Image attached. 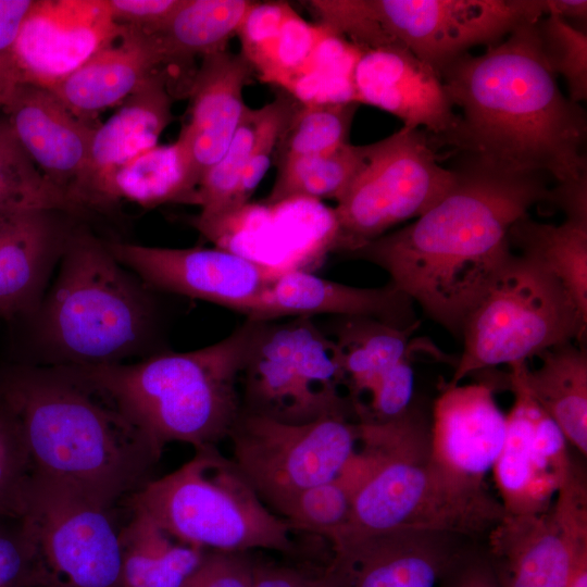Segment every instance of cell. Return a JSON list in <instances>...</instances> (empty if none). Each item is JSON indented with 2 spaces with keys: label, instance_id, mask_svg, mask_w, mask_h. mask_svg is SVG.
<instances>
[{
  "label": "cell",
  "instance_id": "cell-1",
  "mask_svg": "<svg viewBox=\"0 0 587 587\" xmlns=\"http://www.w3.org/2000/svg\"><path fill=\"white\" fill-rule=\"evenodd\" d=\"M451 190L415 222L348 253L383 268L390 284L454 336L512 253L509 230L546 201L544 173L512 172L465 155Z\"/></svg>",
  "mask_w": 587,
  "mask_h": 587
},
{
  "label": "cell",
  "instance_id": "cell-2",
  "mask_svg": "<svg viewBox=\"0 0 587 587\" xmlns=\"http://www.w3.org/2000/svg\"><path fill=\"white\" fill-rule=\"evenodd\" d=\"M535 24L517 27L483 54L461 55L439 73L462 114L437 146L563 183L587 175V118L561 91L541 53Z\"/></svg>",
  "mask_w": 587,
  "mask_h": 587
},
{
  "label": "cell",
  "instance_id": "cell-3",
  "mask_svg": "<svg viewBox=\"0 0 587 587\" xmlns=\"http://www.w3.org/2000/svg\"><path fill=\"white\" fill-rule=\"evenodd\" d=\"M0 401L20 423L34 474L67 484L107 509L153 479L162 451L66 366L0 367Z\"/></svg>",
  "mask_w": 587,
  "mask_h": 587
},
{
  "label": "cell",
  "instance_id": "cell-4",
  "mask_svg": "<svg viewBox=\"0 0 587 587\" xmlns=\"http://www.w3.org/2000/svg\"><path fill=\"white\" fill-rule=\"evenodd\" d=\"M347 473L353 491L342 529H423L474 538L489 536L505 516L484 480L452 473L433 458L430 422L416 404L390 421L359 423Z\"/></svg>",
  "mask_w": 587,
  "mask_h": 587
},
{
  "label": "cell",
  "instance_id": "cell-5",
  "mask_svg": "<svg viewBox=\"0 0 587 587\" xmlns=\"http://www.w3.org/2000/svg\"><path fill=\"white\" fill-rule=\"evenodd\" d=\"M263 321L247 319L227 337L187 352L91 366H66L104 395L160 450L228 438L240 412L239 378Z\"/></svg>",
  "mask_w": 587,
  "mask_h": 587
},
{
  "label": "cell",
  "instance_id": "cell-6",
  "mask_svg": "<svg viewBox=\"0 0 587 587\" xmlns=\"http://www.w3.org/2000/svg\"><path fill=\"white\" fill-rule=\"evenodd\" d=\"M147 287L78 223L33 315L46 365L112 364L143 351L154 323Z\"/></svg>",
  "mask_w": 587,
  "mask_h": 587
},
{
  "label": "cell",
  "instance_id": "cell-7",
  "mask_svg": "<svg viewBox=\"0 0 587 587\" xmlns=\"http://www.w3.org/2000/svg\"><path fill=\"white\" fill-rule=\"evenodd\" d=\"M125 502L176 540L207 551L297 550L290 525L265 505L217 446L195 449L189 461Z\"/></svg>",
  "mask_w": 587,
  "mask_h": 587
},
{
  "label": "cell",
  "instance_id": "cell-8",
  "mask_svg": "<svg viewBox=\"0 0 587 587\" xmlns=\"http://www.w3.org/2000/svg\"><path fill=\"white\" fill-rule=\"evenodd\" d=\"M586 329L587 319L559 279L535 259L511 253L464 319L463 351L446 386L563 342H582Z\"/></svg>",
  "mask_w": 587,
  "mask_h": 587
},
{
  "label": "cell",
  "instance_id": "cell-9",
  "mask_svg": "<svg viewBox=\"0 0 587 587\" xmlns=\"http://www.w3.org/2000/svg\"><path fill=\"white\" fill-rule=\"evenodd\" d=\"M311 319L262 322L239 378L241 412L288 424L355 417L337 344Z\"/></svg>",
  "mask_w": 587,
  "mask_h": 587
},
{
  "label": "cell",
  "instance_id": "cell-10",
  "mask_svg": "<svg viewBox=\"0 0 587 587\" xmlns=\"http://www.w3.org/2000/svg\"><path fill=\"white\" fill-rule=\"evenodd\" d=\"M429 135L402 127L370 145L366 162L333 210V250L350 253L400 222L420 217L454 186Z\"/></svg>",
  "mask_w": 587,
  "mask_h": 587
},
{
  "label": "cell",
  "instance_id": "cell-11",
  "mask_svg": "<svg viewBox=\"0 0 587 587\" xmlns=\"http://www.w3.org/2000/svg\"><path fill=\"white\" fill-rule=\"evenodd\" d=\"M369 49L398 45L438 74L546 15L545 0H358Z\"/></svg>",
  "mask_w": 587,
  "mask_h": 587
},
{
  "label": "cell",
  "instance_id": "cell-12",
  "mask_svg": "<svg viewBox=\"0 0 587 587\" xmlns=\"http://www.w3.org/2000/svg\"><path fill=\"white\" fill-rule=\"evenodd\" d=\"M353 415L288 424L240 412L228 438L230 459L275 511L299 491L338 478L358 444Z\"/></svg>",
  "mask_w": 587,
  "mask_h": 587
},
{
  "label": "cell",
  "instance_id": "cell-13",
  "mask_svg": "<svg viewBox=\"0 0 587 587\" xmlns=\"http://www.w3.org/2000/svg\"><path fill=\"white\" fill-rule=\"evenodd\" d=\"M113 510L32 472L23 517L47 567L67 587H124Z\"/></svg>",
  "mask_w": 587,
  "mask_h": 587
},
{
  "label": "cell",
  "instance_id": "cell-14",
  "mask_svg": "<svg viewBox=\"0 0 587 587\" xmlns=\"http://www.w3.org/2000/svg\"><path fill=\"white\" fill-rule=\"evenodd\" d=\"M488 555L503 587H569L587 560V495L573 469L550 508L504 516L488 536Z\"/></svg>",
  "mask_w": 587,
  "mask_h": 587
},
{
  "label": "cell",
  "instance_id": "cell-15",
  "mask_svg": "<svg viewBox=\"0 0 587 587\" xmlns=\"http://www.w3.org/2000/svg\"><path fill=\"white\" fill-rule=\"evenodd\" d=\"M121 30L107 0H35L12 48L0 55V102L16 85L52 89Z\"/></svg>",
  "mask_w": 587,
  "mask_h": 587
},
{
  "label": "cell",
  "instance_id": "cell-16",
  "mask_svg": "<svg viewBox=\"0 0 587 587\" xmlns=\"http://www.w3.org/2000/svg\"><path fill=\"white\" fill-rule=\"evenodd\" d=\"M458 535L423 529H341L326 540L321 587H438L469 547Z\"/></svg>",
  "mask_w": 587,
  "mask_h": 587
},
{
  "label": "cell",
  "instance_id": "cell-17",
  "mask_svg": "<svg viewBox=\"0 0 587 587\" xmlns=\"http://www.w3.org/2000/svg\"><path fill=\"white\" fill-rule=\"evenodd\" d=\"M524 363L510 366L508 379L514 402L507 414L504 442L492 467L507 516L547 511L572 465L563 432L525 387Z\"/></svg>",
  "mask_w": 587,
  "mask_h": 587
},
{
  "label": "cell",
  "instance_id": "cell-18",
  "mask_svg": "<svg viewBox=\"0 0 587 587\" xmlns=\"http://www.w3.org/2000/svg\"><path fill=\"white\" fill-rule=\"evenodd\" d=\"M115 259L148 287L200 299L241 313L287 268L220 247L162 248L107 241Z\"/></svg>",
  "mask_w": 587,
  "mask_h": 587
},
{
  "label": "cell",
  "instance_id": "cell-19",
  "mask_svg": "<svg viewBox=\"0 0 587 587\" xmlns=\"http://www.w3.org/2000/svg\"><path fill=\"white\" fill-rule=\"evenodd\" d=\"M243 58L262 79L301 101L319 102L329 77L333 34L302 20L287 2H254L237 33Z\"/></svg>",
  "mask_w": 587,
  "mask_h": 587
},
{
  "label": "cell",
  "instance_id": "cell-20",
  "mask_svg": "<svg viewBox=\"0 0 587 587\" xmlns=\"http://www.w3.org/2000/svg\"><path fill=\"white\" fill-rule=\"evenodd\" d=\"M354 101L384 110L403 127L423 126L435 147L455 128L454 112L439 74L398 45L363 50L352 74Z\"/></svg>",
  "mask_w": 587,
  "mask_h": 587
},
{
  "label": "cell",
  "instance_id": "cell-21",
  "mask_svg": "<svg viewBox=\"0 0 587 587\" xmlns=\"http://www.w3.org/2000/svg\"><path fill=\"white\" fill-rule=\"evenodd\" d=\"M0 109L40 172L87 212L78 189L96 126L75 115L51 90L35 85L11 88Z\"/></svg>",
  "mask_w": 587,
  "mask_h": 587
},
{
  "label": "cell",
  "instance_id": "cell-22",
  "mask_svg": "<svg viewBox=\"0 0 587 587\" xmlns=\"http://www.w3.org/2000/svg\"><path fill=\"white\" fill-rule=\"evenodd\" d=\"M243 55L221 50L202 57L189 88L190 120L178 143L190 199L205 173L228 149L249 109L243 88L251 75Z\"/></svg>",
  "mask_w": 587,
  "mask_h": 587
},
{
  "label": "cell",
  "instance_id": "cell-23",
  "mask_svg": "<svg viewBox=\"0 0 587 587\" xmlns=\"http://www.w3.org/2000/svg\"><path fill=\"white\" fill-rule=\"evenodd\" d=\"M80 216L59 210L0 215V316H33Z\"/></svg>",
  "mask_w": 587,
  "mask_h": 587
},
{
  "label": "cell",
  "instance_id": "cell-24",
  "mask_svg": "<svg viewBox=\"0 0 587 587\" xmlns=\"http://www.w3.org/2000/svg\"><path fill=\"white\" fill-rule=\"evenodd\" d=\"M413 301L388 283L383 287H354L312 274L289 270L274 279L241 314L257 321L285 316L336 314L342 317H371L407 328L417 323Z\"/></svg>",
  "mask_w": 587,
  "mask_h": 587
},
{
  "label": "cell",
  "instance_id": "cell-25",
  "mask_svg": "<svg viewBox=\"0 0 587 587\" xmlns=\"http://www.w3.org/2000/svg\"><path fill=\"white\" fill-rule=\"evenodd\" d=\"M172 100L164 72L150 76L103 124L96 126L78 200L89 212L109 208L108 189L115 172L136 155L158 146L172 121Z\"/></svg>",
  "mask_w": 587,
  "mask_h": 587
},
{
  "label": "cell",
  "instance_id": "cell-26",
  "mask_svg": "<svg viewBox=\"0 0 587 587\" xmlns=\"http://www.w3.org/2000/svg\"><path fill=\"white\" fill-rule=\"evenodd\" d=\"M507 414L487 383L444 386L433 405L430 451L444 467L484 480L501 452Z\"/></svg>",
  "mask_w": 587,
  "mask_h": 587
},
{
  "label": "cell",
  "instance_id": "cell-27",
  "mask_svg": "<svg viewBox=\"0 0 587 587\" xmlns=\"http://www.w3.org/2000/svg\"><path fill=\"white\" fill-rule=\"evenodd\" d=\"M51 90L80 118L123 102L167 64L160 40L128 26Z\"/></svg>",
  "mask_w": 587,
  "mask_h": 587
},
{
  "label": "cell",
  "instance_id": "cell-28",
  "mask_svg": "<svg viewBox=\"0 0 587 587\" xmlns=\"http://www.w3.org/2000/svg\"><path fill=\"white\" fill-rule=\"evenodd\" d=\"M530 370L524 363L525 387L558 424L567 442L587 455V353L576 341L553 346L537 355Z\"/></svg>",
  "mask_w": 587,
  "mask_h": 587
},
{
  "label": "cell",
  "instance_id": "cell-29",
  "mask_svg": "<svg viewBox=\"0 0 587 587\" xmlns=\"http://www.w3.org/2000/svg\"><path fill=\"white\" fill-rule=\"evenodd\" d=\"M129 511L118 533L124 587H189L208 551L176 540L146 512Z\"/></svg>",
  "mask_w": 587,
  "mask_h": 587
},
{
  "label": "cell",
  "instance_id": "cell-30",
  "mask_svg": "<svg viewBox=\"0 0 587 587\" xmlns=\"http://www.w3.org/2000/svg\"><path fill=\"white\" fill-rule=\"evenodd\" d=\"M335 339L348 398L355 404L369 395L383 374L415 350L411 336L420 321L407 328L371 317H344Z\"/></svg>",
  "mask_w": 587,
  "mask_h": 587
},
{
  "label": "cell",
  "instance_id": "cell-31",
  "mask_svg": "<svg viewBox=\"0 0 587 587\" xmlns=\"http://www.w3.org/2000/svg\"><path fill=\"white\" fill-rule=\"evenodd\" d=\"M509 242L559 279L587 319V222L565 218L553 225L526 214L510 228Z\"/></svg>",
  "mask_w": 587,
  "mask_h": 587
},
{
  "label": "cell",
  "instance_id": "cell-32",
  "mask_svg": "<svg viewBox=\"0 0 587 587\" xmlns=\"http://www.w3.org/2000/svg\"><path fill=\"white\" fill-rule=\"evenodd\" d=\"M254 1L183 0L165 26L154 34L167 64L225 50Z\"/></svg>",
  "mask_w": 587,
  "mask_h": 587
},
{
  "label": "cell",
  "instance_id": "cell-33",
  "mask_svg": "<svg viewBox=\"0 0 587 587\" xmlns=\"http://www.w3.org/2000/svg\"><path fill=\"white\" fill-rule=\"evenodd\" d=\"M369 152L370 145L354 146L349 142L324 154L278 163L267 204L301 199L338 201L364 166Z\"/></svg>",
  "mask_w": 587,
  "mask_h": 587
},
{
  "label": "cell",
  "instance_id": "cell-34",
  "mask_svg": "<svg viewBox=\"0 0 587 587\" xmlns=\"http://www.w3.org/2000/svg\"><path fill=\"white\" fill-rule=\"evenodd\" d=\"M123 199L149 208L189 203L186 166L176 141L136 155L115 172L108 189V205Z\"/></svg>",
  "mask_w": 587,
  "mask_h": 587
},
{
  "label": "cell",
  "instance_id": "cell-35",
  "mask_svg": "<svg viewBox=\"0 0 587 587\" xmlns=\"http://www.w3.org/2000/svg\"><path fill=\"white\" fill-rule=\"evenodd\" d=\"M27 210H59L83 216L86 212L37 167L0 116V215Z\"/></svg>",
  "mask_w": 587,
  "mask_h": 587
},
{
  "label": "cell",
  "instance_id": "cell-36",
  "mask_svg": "<svg viewBox=\"0 0 587 587\" xmlns=\"http://www.w3.org/2000/svg\"><path fill=\"white\" fill-rule=\"evenodd\" d=\"M260 116L261 108L247 110L228 149L205 173L191 198L190 204L200 207L193 225L205 237L233 217L236 192Z\"/></svg>",
  "mask_w": 587,
  "mask_h": 587
},
{
  "label": "cell",
  "instance_id": "cell-37",
  "mask_svg": "<svg viewBox=\"0 0 587 587\" xmlns=\"http://www.w3.org/2000/svg\"><path fill=\"white\" fill-rule=\"evenodd\" d=\"M357 102L295 105L276 145V163L324 154L349 143Z\"/></svg>",
  "mask_w": 587,
  "mask_h": 587
},
{
  "label": "cell",
  "instance_id": "cell-38",
  "mask_svg": "<svg viewBox=\"0 0 587 587\" xmlns=\"http://www.w3.org/2000/svg\"><path fill=\"white\" fill-rule=\"evenodd\" d=\"M351 504V491L338 477L299 491L284 502L275 514L285 520L294 532L327 539L347 525Z\"/></svg>",
  "mask_w": 587,
  "mask_h": 587
},
{
  "label": "cell",
  "instance_id": "cell-39",
  "mask_svg": "<svg viewBox=\"0 0 587 587\" xmlns=\"http://www.w3.org/2000/svg\"><path fill=\"white\" fill-rule=\"evenodd\" d=\"M540 50L548 66L562 75L570 100L578 103L587 98V36L564 18L547 14L535 24Z\"/></svg>",
  "mask_w": 587,
  "mask_h": 587
},
{
  "label": "cell",
  "instance_id": "cell-40",
  "mask_svg": "<svg viewBox=\"0 0 587 587\" xmlns=\"http://www.w3.org/2000/svg\"><path fill=\"white\" fill-rule=\"evenodd\" d=\"M32 472L20 423L0 401V520L23 517Z\"/></svg>",
  "mask_w": 587,
  "mask_h": 587
},
{
  "label": "cell",
  "instance_id": "cell-41",
  "mask_svg": "<svg viewBox=\"0 0 587 587\" xmlns=\"http://www.w3.org/2000/svg\"><path fill=\"white\" fill-rule=\"evenodd\" d=\"M55 578L24 517L0 520V587H40Z\"/></svg>",
  "mask_w": 587,
  "mask_h": 587
},
{
  "label": "cell",
  "instance_id": "cell-42",
  "mask_svg": "<svg viewBox=\"0 0 587 587\" xmlns=\"http://www.w3.org/2000/svg\"><path fill=\"white\" fill-rule=\"evenodd\" d=\"M295 105L296 102L294 99L279 96L271 103L261 108V116L255 137L236 192L233 217L228 222L243 211L249 199L267 172L272 158L275 154L279 135Z\"/></svg>",
  "mask_w": 587,
  "mask_h": 587
},
{
  "label": "cell",
  "instance_id": "cell-43",
  "mask_svg": "<svg viewBox=\"0 0 587 587\" xmlns=\"http://www.w3.org/2000/svg\"><path fill=\"white\" fill-rule=\"evenodd\" d=\"M413 390L411 354L380 376L369 401L354 409L357 421L385 422L402 415L412 404Z\"/></svg>",
  "mask_w": 587,
  "mask_h": 587
},
{
  "label": "cell",
  "instance_id": "cell-44",
  "mask_svg": "<svg viewBox=\"0 0 587 587\" xmlns=\"http://www.w3.org/2000/svg\"><path fill=\"white\" fill-rule=\"evenodd\" d=\"M254 566L249 552L208 551L189 587H252Z\"/></svg>",
  "mask_w": 587,
  "mask_h": 587
},
{
  "label": "cell",
  "instance_id": "cell-45",
  "mask_svg": "<svg viewBox=\"0 0 587 587\" xmlns=\"http://www.w3.org/2000/svg\"><path fill=\"white\" fill-rule=\"evenodd\" d=\"M183 0H107L113 20L146 34H158Z\"/></svg>",
  "mask_w": 587,
  "mask_h": 587
},
{
  "label": "cell",
  "instance_id": "cell-46",
  "mask_svg": "<svg viewBox=\"0 0 587 587\" xmlns=\"http://www.w3.org/2000/svg\"><path fill=\"white\" fill-rule=\"evenodd\" d=\"M438 587H503L488 553L466 548Z\"/></svg>",
  "mask_w": 587,
  "mask_h": 587
},
{
  "label": "cell",
  "instance_id": "cell-47",
  "mask_svg": "<svg viewBox=\"0 0 587 587\" xmlns=\"http://www.w3.org/2000/svg\"><path fill=\"white\" fill-rule=\"evenodd\" d=\"M252 587H321L317 570L255 561Z\"/></svg>",
  "mask_w": 587,
  "mask_h": 587
},
{
  "label": "cell",
  "instance_id": "cell-48",
  "mask_svg": "<svg viewBox=\"0 0 587 587\" xmlns=\"http://www.w3.org/2000/svg\"><path fill=\"white\" fill-rule=\"evenodd\" d=\"M546 202L562 210L566 220L587 222V175L558 183L549 189Z\"/></svg>",
  "mask_w": 587,
  "mask_h": 587
},
{
  "label": "cell",
  "instance_id": "cell-49",
  "mask_svg": "<svg viewBox=\"0 0 587 587\" xmlns=\"http://www.w3.org/2000/svg\"><path fill=\"white\" fill-rule=\"evenodd\" d=\"M546 15L554 14L565 20V17L585 18L587 13V1L585 0H545Z\"/></svg>",
  "mask_w": 587,
  "mask_h": 587
},
{
  "label": "cell",
  "instance_id": "cell-50",
  "mask_svg": "<svg viewBox=\"0 0 587 587\" xmlns=\"http://www.w3.org/2000/svg\"><path fill=\"white\" fill-rule=\"evenodd\" d=\"M569 587H587V560L577 565Z\"/></svg>",
  "mask_w": 587,
  "mask_h": 587
},
{
  "label": "cell",
  "instance_id": "cell-51",
  "mask_svg": "<svg viewBox=\"0 0 587 587\" xmlns=\"http://www.w3.org/2000/svg\"><path fill=\"white\" fill-rule=\"evenodd\" d=\"M40 587H57V582L54 579V580L50 582L49 584H46V585L40 586Z\"/></svg>",
  "mask_w": 587,
  "mask_h": 587
},
{
  "label": "cell",
  "instance_id": "cell-52",
  "mask_svg": "<svg viewBox=\"0 0 587 587\" xmlns=\"http://www.w3.org/2000/svg\"><path fill=\"white\" fill-rule=\"evenodd\" d=\"M59 587H67L65 584H60Z\"/></svg>",
  "mask_w": 587,
  "mask_h": 587
}]
</instances>
